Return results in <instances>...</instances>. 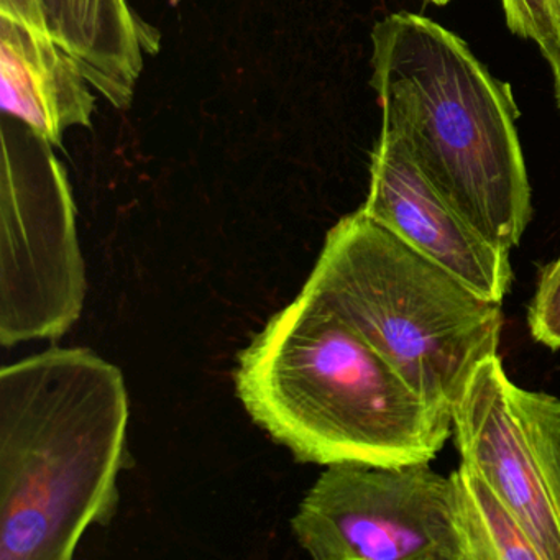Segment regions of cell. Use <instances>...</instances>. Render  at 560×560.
<instances>
[{"label": "cell", "instance_id": "cell-1", "mask_svg": "<svg viewBox=\"0 0 560 560\" xmlns=\"http://www.w3.org/2000/svg\"><path fill=\"white\" fill-rule=\"evenodd\" d=\"M122 372L83 347L0 370V559L68 560L109 523L126 462Z\"/></svg>", "mask_w": 560, "mask_h": 560}, {"label": "cell", "instance_id": "cell-2", "mask_svg": "<svg viewBox=\"0 0 560 560\" xmlns=\"http://www.w3.org/2000/svg\"><path fill=\"white\" fill-rule=\"evenodd\" d=\"M234 378L255 424L306 464L431 462L452 434L451 412L303 291L242 350Z\"/></svg>", "mask_w": 560, "mask_h": 560}, {"label": "cell", "instance_id": "cell-3", "mask_svg": "<svg viewBox=\"0 0 560 560\" xmlns=\"http://www.w3.org/2000/svg\"><path fill=\"white\" fill-rule=\"evenodd\" d=\"M372 47L383 132L485 238L513 250L533 218V191L511 88L424 15H386Z\"/></svg>", "mask_w": 560, "mask_h": 560}, {"label": "cell", "instance_id": "cell-4", "mask_svg": "<svg viewBox=\"0 0 560 560\" xmlns=\"http://www.w3.org/2000/svg\"><path fill=\"white\" fill-rule=\"evenodd\" d=\"M303 293L346 320L445 412L500 347L503 303L481 296L362 209L327 232Z\"/></svg>", "mask_w": 560, "mask_h": 560}, {"label": "cell", "instance_id": "cell-5", "mask_svg": "<svg viewBox=\"0 0 560 560\" xmlns=\"http://www.w3.org/2000/svg\"><path fill=\"white\" fill-rule=\"evenodd\" d=\"M0 170V342L60 339L86 300L67 172L50 142L9 116Z\"/></svg>", "mask_w": 560, "mask_h": 560}, {"label": "cell", "instance_id": "cell-6", "mask_svg": "<svg viewBox=\"0 0 560 560\" xmlns=\"http://www.w3.org/2000/svg\"><path fill=\"white\" fill-rule=\"evenodd\" d=\"M291 530L317 560H464L451 478L431 462L327 465Z\"/></svg>", "mask_w": 560, "mask_h": 560}, {"label": "cell", "instance_id": "cell-7", "mask_svg": "<svg viewBox=\"0 0 560 560\" xmlns=\"http://www.w3.org/2000/svg\"><path fill=\"white\" fill-rule=\"evenodd\" d=\"M451 416L460 460L516 514L544 560H560V399L516 385L497 353L471 373Z\"/></svg>", "mask_w": 560, "mask_h": 560}, {"label": "cell", "instance_id": "cell-8", "mask_svg": "<svg viewBox=\"0 0 560 560\" xmlns=\"http://www.w3.org/2000/svg\"><path fill=\"white\" fill-rule=\"evenodd\" d=\"M363 212L487 300L513 283L510 250L485 238L422 175L401 142L380 132Z\"/></svg>", "mask_w": 560, "mask_h": 560}, {"label": "cell", "instance_id": "cell-9", "mask_svg": "<svg viewBox=\"0 0 560 560\" xmlns=\"http://www.w3.org/2000/svg\"><path fill=\"white\" fill-rule=\"evenodd\" d=\"M0 107L54 147L91 127L96 97L51 31L42 0H0Z\"/></svg>", "mask_w": 560, "mask_h": 560}, {"label": "cell", "instance_id": "cell-10", "mask_svg": "<svg viewBox=\"0 0 560 560\" xmlns=\"http://www.w3.org/2000/svg\"><path fill=\"white\" fill-rule=\"evenodd\" d=\"M464 560H544L516 514L460 460L448 475Z\"/></svg>", "mask_w": 560, "mask_h": 560}, {"label": "cell", "instance_id": "cell-11", "mask_svg": "<svg viewBox=\"0 0 560 560\" xmlns=\"http://www.w3.org/2000/svg\"><path fill=\"white\" fill-rule=\"evenodd\" d=\"M501 5L510 31L534 42L549 61L560 42L553 0H501Z\"/></svg>", "mask_w": 560, "mask_h": 560}, {"label": "cell", "instance_id": "cell-12", "mask_svg": "<svg viewBox=\"0 0 560 560\" xmlns=\"http://www.w3.org/2000/svg\"><path fill=\"white\" fill-rule=\"evenodd\" d=\"M527 326L536 342L560 350V255L540 271L527 310Z\"/></svg>", "mask_w": 560, "mask_h": 560}, {"label": "cell", "instance_id": "cell-13", "mask_svg": "<svg viewBox=\"0 0 560 560\" xmlns=\"http://www.w3.org/2000/svg\"><path fill=\"white\" fill-rule=\"evenodd\" d=\"M547 63L550 65V68H552V74H553V84H556V96H557V103H559L560 107V42L559 45H557L556 51H553L552 58H550Z\"/></svg>", "mask_w": 560, "mask_h": 560}, {"label": "cell", "instance_id": "cell-14", "mask_svg": "<svg viewBox=\"0 0 560 560\" xmlns=\"http://www.w3.org/2000/svg\"><path fill=\"white\" fill-rule=\"evenodd\" d=\"M553 8H556L557 22H559V31H560V0H553Z\"/></svg>", "mask_w": 560, "mask_h": 560}, {"label": "cell", "instance_id": "cell-15", "mask_svg": "<svg viewBox=\"0 0 560 560\" xmlns=\"http://www.w3.org/2000/svg\"><path fill=\"white\" fill-rule=\"evenodd\" d=\"M428 2L434 5H447L451 0H428Z\"/></svg>", "mask_w": 560, "mask_h": 560}]
</instances>
